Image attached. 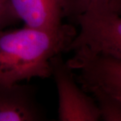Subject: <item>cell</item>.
<instances>
[{"label": "cell", "instance_id": "obj_1", "mask_svg": "<svg viewBox=\"0 0 121 121\" xmlns=\"http://www.w3.org/2000/svg\"><path fill=\"white\" fill-rule=\"evenodd\" d=\"M76 35L75 27L65 23L54 30L24 26L0 31V84L51 77V59L66 52Z\"/></svg>", "mask_w": 121, "mask_h": 121}, {"label": "cell", "instance_id": "obj_2", "mask_svg": "<svg viewBox=\"0 0 121 121\" xmlns=\"http://www.w3.org/2000/svg\"><path fill=\"white\" fill-rule=\"evenodd\" d=\"M67 61L78 72L76 80L91 94L104 121H121V60L91 52L85 47L73 51Z\"/></svg>", "mask_w": 121, "mask_h": 121}, {"label": "cell", "instance_id": "obj_3", "mask_svg": "<svg viewBox=\"0 0 121 121\" xmlns=\"http://www.w3.org/2000/svg\"><path fill=\"white\" fill-rule=\"evenodd\" d=\"M75 22L79 31L66 52L85 47L94 53L121 60V16L110 9L108 0L93 3Z\"/></svg>", "mask_w": 121, "mask_h": 121}, {"label": "cell", "instance_id": "obj_4", "mask_svg": "<svg viewBox=\"0 0 121 121\" xmlns=\"http://www.w3.org/2000/svg\"><path fill=\"white\" fill-rule=\"evenodd\" d=\"M51 76L56 84L58 121H98L101 120L98 106L93 97L78 86L73 69L63 60L62 53L51 60Z\"/></svg>", "mask_w": 121, "mask_h": 121}, {"label": "cell", "instance_id": "obj_5", "mask_svg": "<svg viewBox=\"0 0 121 121\" xmlns=\"http://www.w3.org/2000/svg\"><path fill=\"white\" fill-rule=\"evenodd\" d=\"M46 112L31 85L0 84V121H42Z\"/></svg>", "mask_w": 121, "mask_h": 121}, {"label": "cell", "instance_id": "obj_6", "mask_svg": "<svg viewBox=\"0 0 121 121\" xmlns=\"http://www.w3.org/2000/svg\"><path fill=\"white\" fill-rule=\"evenodd\" d=\"M11 8L24 26L54 30L64 24L65 0H8Z\"/></svg>", "mask_w": 121, "mask_h": 121}, {"label": "cell", "instance_id": "obj_7", "mask_svg": "<svg viewBox=\"0 0 121 121\" xmlns=\"http://www.w3.org/2000/svg\"><path fill=\"white\" fill-rule=\"evenodd\" d=\"M97 1L98 0H65V18L75 22L78 16L83 14Z\"/></svg>", "mask_w": 121, "mask_h": 121}, {"label": "cell", "instance_id": "obj_8", "mask_svg": "<svg viewBox=\"0 0 121 121\" xmlns=\"http://www.w3.org/2000/svg\"><path fill=\"white\" fill-rule=\"evenodd\" d=\"M19 21L11 8L8 0H0V31Z\"/></svg>", "mask_w": 121, "mask_h": 121}, {"label": "cell", "instance_id": "obj_9", "mask_svg": "<svg viewBox=\"0 0 121 121\" xmlns=\"http://www.w3.org/2000/svg\"><path fill=\"white\" fill-rule=\"evenodd\" d=\"M108 5L113 12L121 16V0H108Z\"/></svg>", "mask_w": 121, "mask_h": 121}]
</instances>
